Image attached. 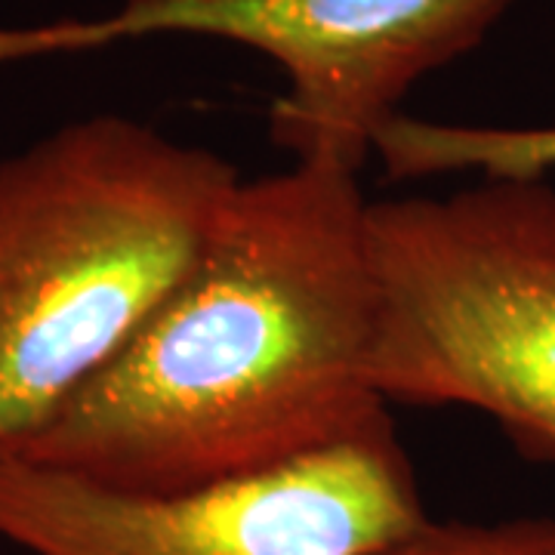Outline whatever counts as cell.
I'll use <instances>...</instances> for the list:
<instances>
[{"label":"cell","mask_w":555,"mask_h":555,"mask_svg":"<svg viewBox=\"0 0 555 555\" xmlns=\"http://www.w3.org/2000/svg\"><path fill=\"white\" fill-rule=\"evenodd\" d=\"M367 204L334 160L241 179L192 272L22 460L179 494L377 426Z\"/></svg>","instance_id":"1"},{"label":"cell","mask_w":555,"mask_h":555,"mask_svg":"<svg viewBox=\"0 0 555 555\" xmlns=\"http://www.w3.org/2000/svg\"><path fill=\"white\" fill-rule=\"evenodd\" d=\"M241 179L214 149L124 115L68 120L0 158V460L137 339Z\"/></svg>","instance_id":"2"},{"label":"cell","mask_w":555,"mask_h":555,"mask_svg":"<svg viewBox=\"0 0 555 555\" xmlns=\"http://www.w3.org/2000/svg\"><path fill=\"white\" fill-rule=\"evenodd\" d=\"M379 398L494 416L555 460V185L478 179L367 204Z\"/></svg>","instance_id":"3"},{"label":"cell","mask_w":555,"mask_h":555,"mask_svg":"<svg viewBox=\"0 0 555 555\" xmlns=\"http://www.w3.org/2000/svg\"><path fill=\"white\" fill-rule=\"evenodd\" d=\"M426 521L392 416L321 454L179 494L0 460V540L31 555H386Z\"/></svg>","instance_id":"4"},{"label":"cell","mask_w":555,"mask_h":555,"mask_svg":"<svg viewBox=\"0 0 555 555\" xmlns=\"http://www.w3.org/2000/svg\"><path fill=\"white\" fill-rule=\"evenodd\" d=\"M516 0H124L90 22L0 28L3 62L142 38H214L284 72L269 137L294 160L361 170L374 133L426 75L469 56Z\"/></svg>","instance_id":"5"},{"label":"cell","mask_w":555,"mask_h":555,"mask_svg":"<svg viewBox=\"0 0 555 555\" xmlns=\"http://www.w3.org/2000/svg\"><path fill=\"white\" fill-rule=\"evenodd\" d=\"M371 152L386 179H426L441 173L550 177L555 170L553 127H478L411 118L398 112L374 133Z\"/></svg>","instance_id":"6"},{"label":"cell","mask_w":555,"mask_h":555,"mask_svg":"<svg viewBox=\"0 0 555 555\" xmlns=\"http://www.w3.org/2000/svg\"><path fill=\"white\" fill-rule=\"evenodd\" d=\"M386 555H555V518L426 521Z\"/></svg>","instance_id":"7"}]
</instances>
